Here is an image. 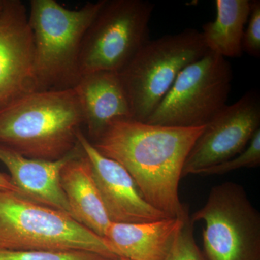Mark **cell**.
I'll use <instances>...</instances> for the list:
<instances>
[{
	"label": "cell",
	"instance_id": "5bb4252c",
	"mask_svg": "<svg viewBox=\"0 0 260 260\" xmlns=\"http://www.w3.org/2000/svg\"><path fill=\"white\" fill-rule=\"evenodd\" d=\"M139 223L111 222L104 239L117 257L129 260H165L186 215Z\"/></svg>",
	"mask_w": 260,
	"mask_h": 260
},
{
	"label": "cell",
	"instance_id": "8992f818",
	"mask_svg": "<svg viewBox=\"0 0 260 260\" xmlns=\"http://www.w3.org/2000/svg\"><path fill=\"white\" fill-rule=\"evenodd\" d=\"M154 5L145 0H106L84 37L79 76L97 71L120 73L150 40Z\"/></svg>",
	"mask_w": 260,
	"mask_h": 260
},
{
	"label": "cell",
	"instance_id": "8fae6325",
	"mask_svg": "<svg viewBox=\"0 0 260 260\" xmlns=\"http://www.w3.org/2000/svg\"><path fill=\"white\" fill-rule=\"evenodd\" d=\"M78 140L90 161L94 181L111 222L139 223L170 218L149 204L127 171L102 155L81 129Z\"/></svg>",
	"mask_w": 260,
	"mask_h": 260
},
{
	"label": "cell",
	"instance_id": "9a60e30c",
	"mask_svg": "<svg viewBox=\"0 0 260 260\" xmlns=\"http://www.w3.org/2000/svg\"><path fill=\"white\" fill-rule=\"evenodd\" d=\"M59 178L73 218L104 237L111 221L94 181L90 161L83 149L65 164Z\"/></svg>",
	"mask_w": 260,
	"mask_h": 260
},
{
	"label": "cell",
	"instance_id": "e0dca14e",
	"mask_svg": "<svg viewBox=\"0 0 260 260\" xmlns=\"http://www.w3.org/2000/svg\"><path fill=\"white\" fill-rule=\"evenodd\" d=\"M260 165V129L256 132L251 138L249 145L242 153L229 159L226 161L220 162L218 165L207 168L198 172L196 175L208 176L223 175L228 173L246 169L256 168Z\"/></svg>",
	"mask_w": 260,
	"mask_h": 260
},
{
	"label": "cell",
	"instance_id": "9c48e42d",
	"mask_svg": "<svg viewBox=\"0 0 260 260\" xmlns=\"http://www.w3.org/2000/svg\"><path fill=\"white\" fill-rule=\"evenodd\" d=\"M260 126L259 92H246L205 126L186 157L182 177L226 161L245 150Z\"/></svg>",
	"mask_w": 260,
	"mask_h": 260
},
{
	"label": "cell",
	"instance_id": "ac0fdd59",
	"mask_svg": "<svg viewBox=\"0 0 260 260\" xmlns=\"http://www.w3.org/2000/svg\"><path fill=\"white\" fill-rule=\"evenodd\" d=\"M0 260H113L84 250L15 251L0 249ZM118 260V259H117Z\"/></svg>",
	"mask_w": 260,
	"mask_h": 260
},
{
	"label": "cell",
	"instance_id": "277c9868",
	"mask_svg": "<svg viewBox=\"0 0 260 260\" xmlns=\"http://www.w3.org/2000/svg\"><path fill=\"white\" fill-rule=\"evenodd\" d=\"M0 249L84 250L119 259L104 238L69 214L11 191L0 190Z\"/></svg>",
	"mask_w": 260,
	"mask_h": 260
},
{
	"label": "cell",
	"instance_id": "5b68a950",
	"mask_svg": "<svg viewBox=\"0 0 260 260\" xmlns=\"http://www.w3.org/2000/svg\"><path fill=\"white\" fill-rule=\"evenodd\" d=\"M208 51L202 32L193 28L145 43L119 73L132 119L148 120L179 73Z\"/></svg>",
	"mask_w": 260,
	"mask_h": 260
},
{
	"label": "cell",
	"instance_id": "d6986e66",
	"mask_svg": "<svg viewBox=\"0 0 260 260\" xmlns=\"http://www.w3.org/2000/svg\"><path fill=\"white\" fill-rule=\"evenodd\" d=\"M194 223L186 215L169 255L165 260H208L195 242Z\"/></svg>",
	"mask_w": 260,
	"mask_h": 260
},
{
	"label": "cell",
	"instance_id": "2e32d148",
	"mask_svg": "<svg viewBox=\"0 0 260 260\" xmlns=\"http://www.w3.org/2000/svg\"><path fill=\"white\" fill-rule=\"evenodd\" d=\"M216 18L203 26L208 50L225 58L242 55L244 27L251 10L249 0H216Z\"/></svg>",
	"mask_w": 260,
	"mask_h": 260
},
{
	"label": "cell",
	"instance_id": "ffe728a7",
	"mask_svg": "<svg viewBox=\"0 0 260 260\" xmlns=\"http://www.w3.org/2000/svg\"><path fill=\"white\" fill-rule=\"evenodd\" d=\"M247 28L242 39L243 51L254 57L260 56V1H251V10Z\"/></svg>",
	"mask_w": 260,
	"mask_h": 260
},
{
	"label": "cell",
	"instance_id": "7402d4cb",
	"mask_svg": "<svg viewBox=\"0 0 260 260\" xmlns=\"http://www.w3.org/2000/svg\"><path fill=\"white\" fill-rule=\"evenodd\" d=\"M3 3H4V0H0V13H1L2 9H3Z\"/></svg>",
	"mask_w": 260,
	"mask_h": 260
},
{
	"label": "cell",
	"instance_id": "6da1fadb",
	"mask_svg": "<svg viewBox=\"0 0 260 260\" xmlns=\"http://www.w3.org/2000/svg\"><path fill=\"white\" fill-rule=\"evenodd\" d=\"M205 126L176 127L116 119L93 144L127 171L149 204L177 218L189 213L179 199V181L186 157Z\"/></svg>",
	"mask_w": 260,
	"mask_h": 260
},
{
	"label": "cell",
	"instance_id": "3957f363",
	"mask_svg": "<svg viewBox=\"0 0 260 260\" xmlns=\"http://www.w3.org/2000/svg\"><path fill=\"white\" fill-rule=\"evenodd\" d=\"M106 0L79 9L56 0H31L28 23L34 42L36 91L73 88L84 37Z\"/></svg>",
	"mask_w": 260,
	"mask_h": 260
},
{
	"label": "cell",
	"instance_id": "52a82bcc",
	"mask_svg": "<svg viewBox=\"0 0 260 260\" xmlns=\"http://www.w3.org/2000/svg\"><path fill=\"white\" fill-rule=\"evenodd\" d=\"M190 218L205 223L203 253L208 260H260V213L241 184L213 186Z\"/></svg>",
	"mask_w": 260,
	"mask_h": 260
},
{
	"label": "cell",
	"instance_id": "603a6c76",
	"mask_svg": "<svg viewBox=\"0 0 260 260\" xmlns=\"http://www.w3.org/2000/svg\"><path fill=\"white\" fill-rule=\"evenodd\" d=\"M118 260H129V259H124V258H119V259Z\"/></svg>",
	"mask_w": 260,
	"mask_h": 260
},
{
	"label": "cell",
	"instance_id": "ba28073f",
	"mask_svg": "<svg viewBox=\"0 0 260 260\" xmlns=\"http://www.w3.org/2000/svg\"><path fill=\"white\" fill-rule=\"evenodd\" d=\"M232 80L230 63L208 50L179 73L145 123L176 127L204 126L227 105Z\"/></svg>",
	"mask_w": 260,
	"mask_h": 260
},
{
	"label": "cell",
	"instance_id": "7c38bea8",
	"mask_svg": "<svg viewBox=\"0 0 260 260\" xmlns=\"http://www.w3.org/2000/svg\"><path fill=\"white\" fill-rule=\"evenodd\" d=\"M81 150L79 144L59 160H45L27 158L0 144V161L9 171L11 180L20 194L73 217L59 177L63 167Z\"/></svg>",
	"mask_w": 260,
	"mask_h": 260
},
{
	"label": "cell",
	"instance_id": "30bf717a",
	"mask_svg": "<svg viewBox=\"0 0 260 260\" xmlns=\"http://www.w3.org/2000/svg\"><path fill=\"white\" fill-rule=\"evenodd\" d=\"M34 42L28 10L4 0L0 13V111L36 91Z\"/></svg>",
	"mask_w": 260,
	"mask_h": 260
},
{
	"label": "cell",
	"instance_id": "4fadbf2b",
	"mask_svg": "<svg viewBox=\"0 0 260 260\" xmlns=\"http://www.w3.org/2000/svg\"><path fill=\"white\" fill-rule=\"evenodd\" d=\"M83 125L93 143L116 119H132L129 102L119 73L97 71L82 75L74 86Z\"/></svg>",
	"mask_w": 260,
	"mask_h": 260
},
{
	"label": "cell",
	"instance_id": "44dd1931",
	"mask_svg": "<svg viewBox=\"0 0 260 260\" xmlns=\"http://www.w3.org/2000/svg\"><path fill=\"white\" fill-rule=\"evenodd\" d=\"M0 190L11 191L20 193L18 188L13 184L10 175L0 172Z\"/></svg>",
	"mask_w": 260,
	"mask_h": 260
},
{
	"label": "cell",
	"instance_id": "7a4b0ae2",
	"mask_svg": "<svg viewBox=\"0 0 260 260\" xmlns=\"http://www.w3.org/2000/svg\"><path fill=\"white\" fill-rule=\"evenodd\" d=\"M82 125L74 88L37 90L0 111V144L27 158L57 160L79 145Z\"/></svg>",
	"mask_w": 260,
	"mask_h": 260
}]
</instances>
